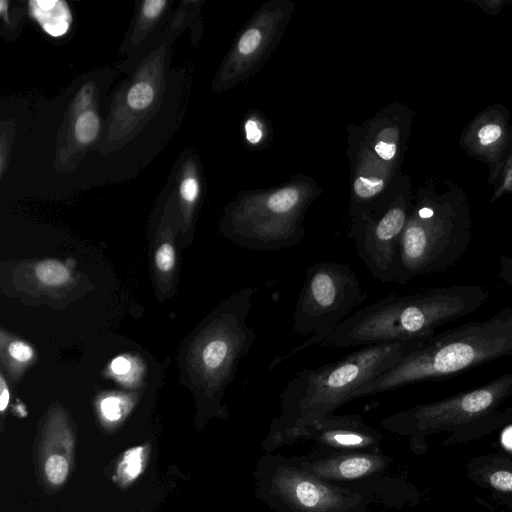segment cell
Segmentation results:
<instances>
[{
  "instance_id": "1",
  "label": "cell",
  "mask_w": 512,
  "mask_h": 512,
  "mask_svg": "<svg viewBox=\"0 0 512 512\" xmlns=\"http://www.w3.org/2000/svg\"><path fill=\"white\" fill-rule=\"evenodd\" d=\"M489 299V291L475 284L429 288L407 295L391 293L357 310L333 330L310 336L284 359L316 345L348 348L428 339L438 327L475 312Z\"/></svg>"
},
{
  "instance_id": "2",
  "label": "cell",
  "mask_w": 512,
  "mask_h": 512,
  "mask_svg": "<svg viewBox=\"0 0 512 512\" xmlns=\"http://www.w3.org/2000/svg\"><path fill=\"white\" fill-rule=\"evenodd\" d=\"M427 339L363 346L342 359L303 369L280 393V413L261 443L265 453L305 439L314 424L350 401L352 393L397 365Z\"/></svg>"
},
{
  "instance_id": "3",
  "label": "cell",
  "mask_w": 512,
  "mask_h": 512,
  "mask_svg": "<svg viewBox=\"0 0 512 512\" xmlns=\"http://www.w3.org/2000/svg\"><path fill=\"white\" fill-rule=\"evenodd\" d=\"M512 356V305L428 338L397 365L355 390L350 401L436 380Z\"/></svg>"
},
{
  "instance_id": "4",
  "label": "cell",
  "mask_w": 512,
  "mask_h": 512,
  "mask_svg": "<svg viewBox=\"0 0 512 512\" xmlns=\"http://www.w3.org/2000/svg\"><path fill=\"white\" fill-rule=\"evenodd\" d=\"M472 240L471 207L465 191L449 179L429 189L408 216L395 282L452 268Z\"/></svg>"
},
{
  "instance_id": "5",
  "label": "cell",
  "mask_w": 512,
  "mask_h": 512,
  "mask_svg": "<svg viewBox=\"0 0 512 512\" xmlns=\"http://www.w3.org/2000/svg\"><path fill=\"white\" fill-rule=\"evenodd\" d=\"M254 495L276 512H369L371 496L302 468L295 458L265 453L253 471Z\"/></svg>"
},
{
  "instance_id": "6",
  "label": "cell",
  "mask_w": 512,
  "mask_h": 512,
  "mask_svg": "<svg viewBox=\"0 0 512 512\" xmlns=\"http://www.w3.org/2000/svg\"><path fill=\"white\" fill-rule=\"evenodd\" d=\"M366 296L350 266L317 262L306 269L293 311L292 331L303 336L327 333L346 320Z\"/></svg>"
},
{
  "instance_id": "7",
  "label": "cell",
  "mask_w": 512,
  "mask_h": 512,
  "mask_svg": "<svg viewBox=\"0 0 512 512\" xmlns=\"http://www.w3.org/2000/svg\"><path fill=\"white\" fill-rule=\"evenodd\" d=\"M512 395V371L475 389L384 418L381 426L394 434L411 436L413 441L444 427L466 423L492 412Z\"/></svg>"
},
{
  "instance_id": "8",
  "label": "cell",
  "mask_w": 512,
  "mask_h": 512,
  "mask_svg": "<svg viewBox=\"0 0 512 512\" xmlns=\"http://www.w3.org/2000/svg\"><path fill=\"white\" fill-rule=\"evenodd\" d=\"M408 216L404 205H396L353 233L359 257L368 272L381 282L396 280L400 242Z\"/></svg>"
},
{
  "instance_id": "9",
  "label": "cell",
  "mask_w": 512,
  "mask_h": 512,
  "mask_svg": "<svg viewBox=\"0 0 512 512\" xmlns=\"http://www.w3.org/2000/svg\"><path fill=\"white\" fill-rule=\"evenodd\" d=\"M293 457L308 472L334 484L356 483L380 476L391 463L380 447L353 452L319 449Z\"/></svg>"
},
{
  "instance_id": "10",
  "label": "cell",
  "mask_w": 512,
  "mask_h": 512,
  "mask_svg": "<svg viewBox=\"0 0 512 512\" xmlns=\"http://www.w3.org/2000/svg\"><path fill=\"white\" fill-rule=\"evenodd\" d=\"M511 114L502 103L480 111L462 130L459 146L470 157L494 171L503 161L510 141Z\"/></svg>"
},
{
  "instance_id": "11",
  "label": "cell",
  "mask_w": 512,
  "mask_h": 512,
  "mask_svg": "<svg viewBox=\"0 0 512 512\" xmlns=\"http://www.w3.org/2000/svg\"><path fill=\"white\" fill-rule=\"evenodd\" d=\"M383 435L359 414L328 415L310 429L305 439L319 449L340 452L365 451L380 447Z\"/></svg>"
},
{
  "instance_id": "12",
  "label": "cell",
  "mask_w": 512,
  "mask_h": 512,
  "mask_svg": "<svg viewBox=\"0 0 512 512\" xmlns=\"http://www.w3.org/2000/svg\"><path fill=\"white\" fill-rule=\"evenodd\" d=\"M29 11L42 29L52 37H60L70 28L72 14L65 1L32 0L29 1Z\"/></svg>"
},
{
  "instance_id": "13",
  "label": "cell",
  "mask_w": 512,
  "mask_h": 512,
  "mask_svg": "<svg viewBox=\"0 0 512 512\" xmlns=\"http://www.w3.org/2000/svg\"><path fill=\"white\" fill-rule=\"evenodd\" d=\"M489 184L493 188L490 204L512 193V153L494 171L489 172Z\"/></svg>"
},
{
  "instance_id": "14",
  "label": "cell",
  "mask_w": 512,
  "mask_h": 512,
  "mask_svg": "<svg viewBox=\"0 0 512 512\" xmlns=\"http://www.w3.org/2000/svg\"><path fill=\"white\" fill-rule=\"evenodd\" d=\"M35 273L39 281L50 286L61 285L70 278L67 267L53 260L40 262L36 266Z\"/></svg>"
},
{
  "instance_id": "15",
  "label": "cell",
  "mask_w": 512,
  "mask_h": 512,
  "mask_svg": "<svg viewBox=\"0 0 512 512\" xmlns=\"http://www.w3.org/2000/svg\"><path fill=\"white\" fill-rule=\"evenodd\" d=\"M99 131L98 116L91 110L85 111L78 116L74 125L76 139L82 144L92 142Z\"/></svg>"
},
{
  "instance_id": "16",
  "label": "cell",
  "mask_w": 512,
  "mask_h": 512,
  "mask_svg": "<svg viewBox=\"0 0 512 512\" xmlns=\"http://www.w3.org/2000/svg\"><path fill=\"white\" fill-rule=\"evenodd\" d=\"M299 197L298 190L284 188L271 194L266 201V206L278 214H289L293 212Z\"/></svg>"
},
{
  "instance_id": "17",
  "label": "cell",
  "mask_w": 512,
  "mask_h": 512,
  "mask_svg": "<svg viewBox=\"0 0 512 512\" xmlns=\"http://www.w3.org/2000/svg\"><path fill=\"white\" fill-rule=\"evenodd\" d=\"M143 468V448L137 447L127 451L119 465L118 473L127 481L136 478Z\"/></svg>"
},
{
  "instance_id": "18",
  "label": "cell",
  "mask_w": 512,
  "mask_h": 512,
  "mask_svg": "<svg viewBox=\"0 0 512 512\" xmlns=\"http://www.w3.org/2000/svg\"><path fill=\"white\" fill-rule=\"evenodd\" d=\"M44 470L49 482L54 485H60L67 478L69 464L65 457L54 454L47 458Z\"/></svg>"
},
{
  "instance_id": "19",
  "label": "cell",
  "mask_w": 512,
  "mask_h": 512,
  "mask_svg": "<svg viewBox=\"0 0 512 512\" xmlns=\"http://www.w3.org/2000/svg\"><path fill=\"white\" fill-rule=\"evenodd\" d=\"M153 98V88L146 82H139L133 85L127 95L129 106L136 110L148 107L153 101Z\"/></svg>"
},
{
  "instance_id": "20",
  "label": "cell",
  "mask_w": 512,
  "mask_h": 512,
  "mask_svg": "<svg viewBox=\"0 0 512 512\" xmlns=\"http://www.w3.org/2000/svg\"><path fill=\"white\" fill-rule=\"evenodd\" d=\"M383 186L382 179L359 177L354 182V191L361 198H371L378 194Z\"/></svg>"
},
{
  "instance_id": "21",
  "label": "cell",
  "mask_w": 512,
  "mask_h": 512,
  "mask_svg": "<svg viewBox=\"0 0 512 512\" xmlns=\"http://www.w3.org/2000/svg\"><path fill=\"white\" fill-rule=\"evenodd\" d=\"M157 267L164 272L171 270L175 263V251L171 244L164 243L161 245L155 255Z\"/></svg>"
},
{
  "instance_id": "22",
  "label": "cell",
  "mask_w": 512,
  "mask_h": 512,
  "mask_svg": "<svg viewBox=\"0 0 512 512\" xmlns=\"http://www.w3.org/2000/svg\"><path fill=\"white\" fill-rule=\"evenodd\" d=\"M261 42V33L257 29L246 31L239 40L238 48L242 54H250L256 50Z\"/></svg>"
},
{
  "instance_id": "23",
  "label": "cell",
  "mask_w": 512,
  "mask_h": 512,
  "mask_svg": "<svg viewBox=\"0 0 512 512\" xmlns=\"http://www.w3.org/2000/svg\"><path fill=\"white\" fill-rule=\"evenodd\" d=\"M101 411L106 419L116 421L122 415V403L117 397H107L101 402Z\"/></svg>"
},
{
  "instance_id": "24",
  "label": "cell",
  "mask_w": 512,
  "mask_h": 512,
  "mask_svg": "<svg viewBox=\"0 0 512 512\" xmlns=\"http://www.w3.org/2000/svg\"><path fill=\"white\" fill-rule=\"evenodd\" d=\"M8 352L13 359L19 362H27L33 357L31 347L21 341L12 342L9 345Z\"/></svg>"
},
{
  "instance_id": "25",
  "label": "cell",
  "mask_w": 512,
  "mask_h": 512,
  "mask_svg": "<svg viewBox=\"0 0 512 512\" xmlns=\"http://www.w3.org/2000/svg\"><path fill=\"white\" fill-rule=\"evenodd\" d=\"M199 185L194 177H187L180 185V195L188 203H192L198 196Z\"/></svg>"
},
{
  "instance_id": "26",
  "label": "cell",
  "mask_w": 512,
  "mask_h": 512,
  "mask_svg": "<svg viewBox=\"0 0 512 512\" xmlns=\"http://www.w3.org/2000/svg\"><path fill=\"white\" fill-rule=\"evenodd\" d=\"M490 484L501 491H512V473L497 471L490 476Z\"/></svg>"
},
{
  "instance_id": "27",
  "label": "cell",
  "mask_w": 512,
  "mask_h": 512,
  "mask_svg": "<svg viewBox=\"0 0 512 512\" xmlns=\"http://www.w3.org/2000/svg\"><path fill=\"white\" fill-rule=\"evenodd\" d=\"M499 277L512 287V256L501 254L499 258Z\"/></svg>"
},
{
  "instance_id": "28",
  "label": "cell",
  "mask_w": 512,
  "mask_h": 512,
  "mask_svg": "<svg viewBox=\"0 0 512 512\" xmlns=\"http://www.w3.org/2000/svg\"><path fill=\"white\" fill-rule=\"evenodd\" d=\"M165 0H146L143 3L142 12L148 19L156 18L164 9Z\"/></svg>"
},
{
  "instance_id": "29",
  "label": "cell",
  "mask_w": 512,
  "mask_h": 512,
  "mask_svg": "<svg viewBox=\"0 0 512 512\" xmlns=\"http://www.w3.org/2000/svg\"><path fill=\"white\" fill-rule=\"evenodd\" d=\"M476 5L480 7L481 10L484 12L490 14V15H498L499 12L502 10L504 5L506 4L505 1H474Z\"/></svg>"
},
{
  "instance_id": "30",
  "label": "cell",
  "mask_w": 512,
  "mask_h": 512,
  "mask_svg": "<svg viewBox=\"0 0 512 512\" xmlns=\"http://www.w3.org/2000/svg\"><path fill=\"white\" fill-rule=\"evenodd\" d=\"M246 138L251 143H258L262 137L261 129L258 124L250 119L245 124Z\"/></svg>"
},
{
  "instance_id": "31",
  "label": "cell",
  "mask_w": 512,
  "mask_h": 512,
  "mask_svg": "<svg viewBox=\"0 0 512 512\" xmlns=\"http://www.w3.org/2000/svg\"><path fill=\"white\" fill-rule=\"evenodd\" d=\"M375 151L384 160H391L395 156L396 145L380 141L376 144Z\"/></svg>"
},
{
  "instance_id": "32",
  "label": "cell",
  "mask_w": 512,
  "mask_h": 512,
  "mask_svg": "<svg viewBox=\"0 0 512 512\" xmlns=\"http://www.w3.org/2000/svg\"><path fill=\"white\" fill-rule=\"evenodd\" d=\"M111 369L117 375H124L130 369V362L126 358L119 356L112 361Z\"/></svg>"
},
{
  "instance_id": "33",
  "label": "cell",
  "mask_w": 512,
  "mask_h": 512,
  "mask_svg": "<svg viewBox=\"0 0 512 512\" xmlns=\"http://www.w3.org/2000/svg\"><path fill=\"white\" fill-rule=\"evenodd\" d=\"M1 395H0V410L3 412L9 403V390L5 384L4 378L1 376Z\"/></svg>"
},
{
  "instance_id": "34",
  "label": "cell",
  "mask_w": 512,
  "mask_h": 512,
  "mask_svg": "<svg viewBox=\"0 0 512 512\" xmlns=\"http://www.w3.org/2000/svg\"><path fill=\"white\" fill-rule=\"evenodd\" d=\"M502 443L507 448L512 449V426L508 427L502 435Z\"/></svg>"
}]
</instances>
